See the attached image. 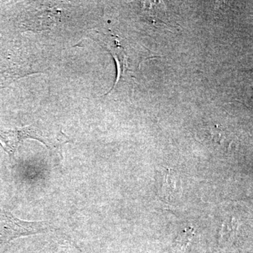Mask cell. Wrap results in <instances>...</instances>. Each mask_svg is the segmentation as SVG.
I'll list each match as a JSON object with an SVG mask.
<instances>
[{"instance_id":"6da1fadb","label":"cell","mask_w":253,"mask_h":253,"mask_svg":"<svg viewBox=\"0 0 253 253\" xmlns=\"http://www.w3.org/2000/svg\"><path fill=\"white\" fill-rule=\"evenodd\" d=\"M44 221H27L14 217L11 213L0 209V244L22 236L41 234L49 229Z\"/></svg>"},{"instance_id":"7a4b0ae2","label":"cell","mask_w":253,"mask_h":253,"mask_svg":"<svg viewBox=\"0 0 253 253\" xmlns=\"http://www.w3.org/2000/svg\"><path fill=\"white\" fill-rule=\"evenodd\" d=\"M28 138L38 139L47 145L44 138L30 126L15 129L0 127V144L10 155L14 154L21 141Z\"/></svg>"},{"instance_id":"3957f363","label":"cell","mask_w":253,"mask_h":253,"mask_svg":"<svg viewBox=\"0 0 253 253\" xmlns=\"http://www.w3.org/2000/svg\"><path fill=\"white\" fill-rule=\"evenodd\" d=\"M109 52L113 55V58L116 60L118 66V76L114 86L116 85L118 82L126 77V73L129 72V64H128V57L125 52V49L121 47L119 41L117 38H112V41H110V44L106 46Z\"/></svg>"},{"instance_id":"277c9868","label":"cell","mask_w":253,"mask_h":253,"mask_svg":"<svg viewBox=\"0 0 253 253\" xmlns=\"http://www.w3.org/2000/svg\"><path fill=\"white\" fill-rule=\"evenodd\" d=\"M195 235L194 229L189 227L186 229L184 232L179 235L173 246V251L174 253H185L186 249L189 247L193 238Z\"/></svg>"},{"instance_id":"5b68a950","label":"cell","mask_w":253,"mask_h":253,"mask_svg":"<svg viewBox=\"0 0 253 253\" xmlns=\"http://www.w3.org/2000/svg\"><path fill=\"white\" fill-rule=\"evenodd\" d=\"M176 189V181L174 178V174L169 169L166 172V175L163 179L162 194L165 197L169 199L171 196L175 192Z\"/></svg>"},{"instance_id":"8992f818","label":"cell","mask_w":253,"mask_h":253,"mask_svg":"<svg viewBox=\"0 0 253 253\" xmlns=\"http://www.w3.org/2000/svg\"><path fill=\"white\" fill-rule=\"evenodd\" d=\"M238 230V222L235 218L231 217L230 219H226L223 222L220 231L221 239H230L233 236L235 235Z\"/></svg>"},{"instance_id":"52a82bcc","label":"cell","mask_w":253,"mask_h":253,"mask_svg":"<svg viewBox=\"0 0 253 253\" xmlns=\"http://www.w3.org/2000/svg\"><path fill=\"white\" fill-rule=\"evenodd\" d=\"M247 72L249 73L250 76H251V78H252V80L253 81V69L249 70V71H247ZM252 100H253V95L252 96Z\"/></svg>"}]
</instances>
